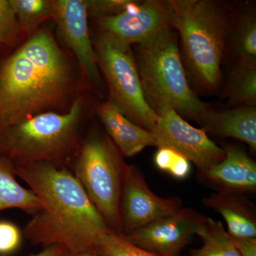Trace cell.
<instances>
[{"label":"cell","instance_id":"obj_1","mask_svg":"<svg viewBox=\"0 0 256 256\" xmlns=\"http://www.w3.org/2000/svg\"><path fill=\"white\" fill-rule=\"evenodd\" d=\"M13 169L41 204L23 230L33 245L90 252L95 250L98 239L112 230L68 168L36 162Z\"/></svg>","mask_w":256,"mask_h":256},{"label":"cell","instance_id":"obj_2","mask_svg":"<svg viewBox=\"0 0 256 256\" xmlns=\"http://www.w3.org/2000/svg\"><path fill=\"white\" fill-rule=\"evenodd\" d=\"M74 84L73 68L52 34H34L0 66V127L52 111Z\"/></svg>","mask_w":256,"mask_h":256},{"label":"cell","instance_id":"obj_3","mask_svg":"<svg viewBox=\"0 0 256 256\" xmlns=\"http://www.w3.org/2000/svg\"><path fill=\"white\" fill-rule=\"evenodd\" d=\"M170 23L181 38L184 57L194 80L213 92L222 80L227 40L234 28L232 10L212 0H169Z\"/></svg>","mask_w":256,"mask_h":256},{"label":"cell","instance_id":"obj_4","mask_svg":"<svg viewBox=\"0 0 256 256\" xmlns=\"http://www.w3.org/2000/svg\"><path fill=\"white\" fill-rule=\"evenodd\" d=\"M84 102L75 99L64 114L50 111L0 127V160L14 166L48 162L67 168L78 148Z\"/></svg>","mask_w":256,"mask_h":256},{"label":"cell","instance_id":"obj_5","mask_svg":"<svg viewBox=\"0 0 256 256\" xmlns=\"http://www.w3.org/2000/svg\"><path fill=\"white\" fill-rule=\"evenodd\" d=\"M172 28L137 45L134 56L144 98L156 116L168 110L198 120L208 108L191 88Z\"/></svg>","mask_w":256,"mask_h":256},{"label":"cell","instance_id":"obj_6","mask_svg":"<svg viewBox=\"0 0 256 256\" xmlns=\"http://www.w3.org/2000/svg\"><path fill=\"white\" fill-rule=\"evenodd\" d=\"M76 151L70 170L109 228L122 233L124 156L108 134L92 131Z\"/></svg>","mask_w":256,"mask_h":256},{"label":"cell","instance_id":"obj_7","mask_svg":"<svg viewBox=\"0 0 256 256\" xmlns=\"http://www.w3.org/2000/svg\"><path fill=\"white\" fill-rule=\"evenodd\" d=\"M95 47L96 62L108 86L110 102L134 124L151 132L158 116L144 98L130 46L100 32Z\"/></svg>","mask_w":256,"mask_h":256},{"label":"cell","instance_id":"obj_8","mask_svg":"<svg viewBox=\"0 0 256 256\" xmlns=\"http://www.w3.org/2000/svg\"><path fill=\"white\" fill-rule=\"evenodd\" d=\"M151 132L156 148L178 152L196 166L198 173L210 169L225 158L224 148L217 146L204 130L188 124L176 111L159 114Z\"/></svg>","mask_w":256,"mask_h":256},{"label":"cell","instance_id":"obj_9","mask_svg":"<svg viewBox=\"0 0 256 256\" xmlns=\"http://www.w3.org/2000/svg\"><path fill=\"white\" fill-rule=\"evenodd\" d=\"M181 197L156 194L142 172L134 165L124 168L121 195L122 235H127L182 208Z\"/></svg>","mask_w":256,"mask_h":256},{"label":"cell","instance_id":"obj_10","mask_svg":"<svg viewBox=\"0 0 256 256\" xmlns=\"http://www.w3.org/2000/svg\"><path fill=\"white\" fill-rule=\"evenodd\" d=\"M207 217L192 208H181L127 235L126 240L160 256H180Z\"/></svg>","mask_w":256,"mask_h":256},{"label":"cell","instance_id":"obj_11","mask_svg":"<svg viewBox=\"0 0 256 256\" xmlns=\"http://www.w3.org/2000/svg\"><path fill=\"white\" fill-rule=\"evenodd\" d=\"M100 32L131 46L141 44L172 28L168 1L136 2L116 16L96 20Z\"/></svg>","mask_w":256,"mask_h":256},{"label":"cell","instance_id":"obj_12","mask_svg":"<svg viewBox=\"0 0 256 256\" xmlns=\"http://www.w3.org/2000/svg\"><path fill=\"white\" fill-rule=\"evenodd\" d=\"M53 18L89 82L100 88L101 79L89 32L85 0H54Z\"/></svg>","mask_w":256,"mask_h":256},{"label":"cell","instance_id":"obj_13","mask_svg":"<svg viewBox=\"0 0 256 256\" xmlns=\"http://www.w3.org/2000/svg\"><path fill=\"white\" fill-rule=\"evenodd\" d=\"M225 158L203 172L200 180L216 192L247 195L256 192V163L242 148L228 146Z\"/></svg>","mask_w":256,"mask_h":256},{"label":"cell","instance_id":"obj_14","mask_svg":"<svg viewBox=\"0 0 256 256\" xmlns=\"http://www.w3.org/2000/svg\"><path fill=\"white\" fill-rule=\"evenodd\" d=\"M197 122L206 133L238 140L256 150V106H240L218 111L208 108Z\"/></svg>","mask_w":256,"mask_h":256},{"label":"cell","instance_id":"obj_15","mask_svg":"<svg viewBox=\"0 0 256 256\" xmlns=\"http://www.w3.org/2000/svg\"><path fill=\"white\" fill-rule=\"evenodd\" d=\"M98 114L108 136L122 156L133 158L148 146H156L152 133L128 119L110 100L99 106Z\"/></svg>","mask_w":256,"mask_h":256},{"label":"cell","instance_id":"obj_16","mask_svg":"<svg viewBox=\"0 0 256 256\" xmlns=\"http://www.w3.org/2000/svg\"><path fill=\"white\" fill-rule=\"evenodd\" d=\"M202 204L220 214L234 238H256V206L247 195L216 192L204 197Z\"/></svg>","mask_w":256,"mask_h":256},{"label":"cell","instance_id":"obj_17","mask_svg":"<svg viewBox=\"0 0 256 256\" xmlns=\"http://www.w3.org/2000/svg\"><path fill=\"white\" fill-rule=\"evenodd\" d=\"M10 208H18L33 215L41 208V204L31 190L16 181L12 166L0 160V210Z\"/></svg>","mask_w":256,"mask_h":256},{"label":"cell","instance_id":"obj_18","mask_svg":"<svg viewBox=\"0 0 256 256\" xmlns=\"http://www.w3.org/2000/svg\"><path fill=\"white\" fill-rule=\"evenodd\" d=\"M196 236L203 244L186 256H240L234 238L225 230L220 220L207 217L197 229Z\"/></svg>","mask_w":256,"mask_h":256},{"label":"cell","instance_id":"obj_19","mask_svg":"<svg viewBox=\"0 0 256 256\" xmlns=\"http://www.w3.org/2000/svg\"><path fill=\"white\" fill-rule=\"evenodd\" d=\"M228 102L232 106H255L256 64L236 63L227 86Z\"/></svg>","mask_w":256,"mask_h":256},{"label":"cell","instance_id":"obj_20","mask_svg":"<svg viewBox=\"0 0 256 256\" xmlns=\"http://www.w3.org/2000/svg\"><path fill=\"white\" fill-rule=\"evenodd\" d=\"M233 50L237 63L256 64V16L254 10L246 11L235 22Z\"/></svg>","mask_w":256,"mask_h":256},{"label":"cell","instance_id":"obj_21","mask_svg":"<svg viewBox=\"0 0 256 256\" xmlns=\"http://www.w3.org/2000/svg\"><path fill=\"white\" fill-rule=\"evenodd\" d=\"M18 18L21 32L31 34L38 25L53 18L52 0H9Z\"/></svg>","mask_w":256,"mask_h":256},{"label":"cell","instance_id":"obj_22","mask_svg":"<svg viewBox=\"0 0 256 256\" xmlns=\"http://www.w3.org/2000/svg\"><path fill=\"white\" fill-rule=\"evenodd\" d=\"M95 250L104 256H160L131 244L122 234L112 230L98 239Z\"/></svg>","mask_w":256,"mask_h":256},{"label":"cell","instance_id":"obj_23","mask_svg":"<svg viewBox=\"0 0 256 256\" xmlns=\"http://www.w3.org/2000/svg\"><path fill=\"white\" fill-rule=\"evenodd\" d=\"M154 162L158 169L178 180H185L191 173V162L170 148H158L154 154Z\"/></svg>","mask_w":256,"mask_h":256},{"label":"cell","instance_id":"obj_24","mask_svg":"<svg viewBox=\"0 0 256 256\" xmlns=\"http://www.w3.org/2000/svg\"><path fill=\"white\" fill-rule=\"evenodd\" d=\"M20 32L18 18L9 0H0V44H12Z\"/></svg>","mask_w":256,"mask_h":256},{"label":"cell","instance_id":"obj_25","mask_svg":"<svg viewBox=\"0 0 256 256\" xmlns=\"http://www.w3.org/2000/svg\"><path fill=\"white\" fill-rule=\"evenodd\" d=\"M88 14L95 18H110L122 12L134 0H85Z\"/></svg>","mask_w":256,"mask_h":256},{"label":"cell","instance_id":"obj_26","mask_svg":"<svg viewBox=\"0 0 256 256\" xmlns=\"http://www.w3.org/2000/svg\"><path fill=\"white\" fill-rule=\"evenodd\" d=\"M21 242L20 228L12 222L0 220V256L12 254L18 250Z\"/></svg>","mask_w":256,"mask_h":256},{"label":"cell","instance_id":"obj_27","mask_svg":"<svg viewBox=\"0 0 256 256\" xmlns=\"http://www.w3.org/2000/svg\"><path fill=\"white\" fill-rule=\"evenodd\" d=\"M233 238L240 256H256V238Z\"/></svg>","mask_w":256,"mask_h":256},{"label":"cell","instance_id":"obj_28","mask_svg":"<svg viewBox=\"0 0 256 256\" xmlns=\"http://www.w3.org/2000/svg\"><path fill=\"white\" fill-rule=\"evenodd\" d=\"M65 250V249L60 246H50L44 248L42 252L31 254L28 256H60Z\"/></svg>","mask_w":256,"mask_h":256},{"label":"cell","instance_id":"obj_29","mask_svg":"<svg viewBox=\"0 0 256 256\" xmlns=\"http://www.w3.org/2000/svg\"><path fill=\"white\" fill-rule=\"evenodd\" d=\"M60 256H104L101 255L96 250H90V252H72L65 250Z\"/></svg>","mask_w":256,"mask_h":256}]
</instances>
